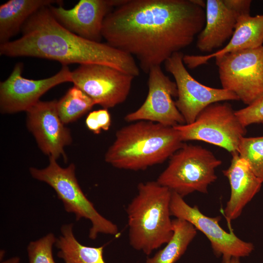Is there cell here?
<instances>
[{"mask_svg":"<svg viewBox=\"0 0 263 263\" xmlns=\"http://www.w3.org/2000/svg\"><path fill=\"white\" fill-rule=\"evenodd\" d=\"M205 22L204 8L192 0H125L106 16L102 35L148 74L190 45Z\"/></svg>","mask_w":263,"mask_h":263,"instance_id":"obj_1","label":"cell"},{"mask_svg":"<svg viewBox=\"0 0 263 263\" xmlns=\"http://www.w3.org/2000/svg\"><path fill=\"white\" fill-rule=\"evenodd\" d=\"M21 30L20 38L0 44V55L48 59L63 66L105 65L134 77L139 75V68L132 56L108 43L90 40L70 31L55 19L49 6L34 14Z\"/></svg>","mask_w":263,"mask_h":263,"instance_id":"obj_2","label":"cell"},{"mask_svg":"<svg viewBox=\"0 0 263 263\" xmlns=\"http://www.w3.org/2000/svg\"><path fill=\"white\" fill-rule=\"evenodd\" d=\"M185 144L174 127L138 121L117 131L105 160L117 169L143 170L163 163Z\"/></svg>","mask_w":263,"mask_h":263,"instance_id":"obj_3","label":"cell"},{"mask_svg":"<svg viewBox=\"0 0 263 263\" xmlns=\"http://www.w3.org/2000/svg\"><path fill=\"white\" fill-rule=\"evenodd\" d=\"M172 192L156 181L140 183L126 212L130 245L147 255L166 244L173 235Z\"/></svg>","mask_w":263,"mask_h":263,"instance_id":"obj_4","label":"cell"},{"mask_svg":"<svg viewBox=\"0 0 263 263\" xmlns=\"http://www.w3.org/2000/svg\"><path fill=\"white\" fill-rule=\"evenodd\" d=\"M56 160L49 157V165L44 169L30 168L31 175L51 187L65 211L74 214L76 221L84 218L91 222L89 238L94 240L99 233L117 235V226L101 215L82 191L75 177V165L72 163L63 168Z\"/></svg>","mask_w":263,"mask_h":263,"instance_id":"obj_5","label":"cell"},{"mask_svg":"<svg viewBox=\"0 0 263 263\" xmlns=\"http://www.w3.org/2000/svg\"><path fill=\"white\" fill-rule=\"evenodd\" d=\"M156 181L182 197L197 191L207 193L217 178L215 173L222 161L201 146L185 144L169 158Z\"/></svg>","mask_w":263,"mask_h":263,"instance_id":"obj_6","label":"cell"},{"mask_svg":"<svg viewBox=\"0 0 263 263\" xmlns=\"http://www.w3.org/2000/svg\"><path fill=\"white\" fill-rule=\"evenodd\" d=\"M174 127L184 142L204 141L222 148L231 154L238 152L241 140L246 132L231 105L221 102L207 107L192 123Z\"/></svg>","mask_w":263,"mask_h":263,"instance_id":"obj_7","label":"cell"},{"mask_svg":"<svg viewBox=\"0 0 263 263\" xmlns=\"http://www.w3.org/2000/svg\"><path fill=\"white\" fill-rule=\"evenodd\" d=\"M215 58L222 88L247 106L263 97V45Z\"/></svg>","mask_w":263,"mask_h":263,"instance_id":"obj_8","label":"cell"},{"mask_svg":"<svg viewBox=\"0 0 263 263\" xmlns=\"http://www.w3.org/2000/svg\"><path fill=\"white\" fill-rule=\"evenodd\" d=\"M181 51L174 53L164 62L166 70L175 79L177 88L175 105L186 124L193 122L199 113L209 105L226 100H239L233 92L223 88L205 86L188 73Z\"/></svg>","mask_w":263,"mask_h":263,"instance_id":"obj_9","label":"cell"},{"mask_svg":"<svg viewBox=\"0 0 263 263\" xmlns=\"http://www.w3.org/2000/svg\"><path fill=\"white\" fill-rule=\"evenodd\" d=\"M135 77L112 67L80 65L72 72V82L97 104L108 109L127 99Z\"/></svg>","mask_w":263,"mask_h":263,"instance_id":"obj_10","label":"cell"},{"mask_svg":"<svg viewBox=\"0 0 263 263\" xmlns=\"http://www.w3.org/2000/svg\"><path fill=\"white\" fill-rule=\"evenodd\" d=\"M172 192V191H171ZM171 216L187 221L208 239L214 254L223 261L231 257H245L254 250V246L238 237L231 230L225 231L219 224L220 216L208 217L197 206H190L184 198L172 192L170 203Z\"/></svg>","mask_w":263,"mask_h":263,"instance_id":"obj_11","label":"cell"},{"mask_svg":"<svg viewBox=\"0 0 263 263\" xmlns=\"http://www.w3.org/2000/svg\"><path fill=\"white\" fill-rule=\"evenodd\" d=\"M149 91L142 105L136 111L127 114V122L148 121L166 126L175 127L185 124L173 97H177V88L162 71L160 66L152 67L149 72Z\"/></svg>","mask_w":263,"mask_h":263,"instance_id":"obj_12","label":"cell"},{"mask_svg":"<svg viewBox=\"0 0 263 263\" xmlns=\"http://www.w3.org/2000/svg\"><path fill=\"white\" fill-rule=\"evenodd\" d=\"M23 64L15 65L9 76L0 83V109L3 113L27 112L39 101V98L53 87L72 81V72L62 66L56 75L44 79L34 80L22 76Z\"/></svg>","mask_w":263,"mask_h":263,"instance_id":"obj_13","label":"cell"},{"mask_svg":"<svg viewBox=\"0 0 263 263\" xmlns=\"http://www.w3.org/2000/svg\"><path fill=\"white\" fill-rule=\"evenodd\" d=\"M57 102L39 101L27 111V128L34 136L40 150L49 157L67 159L65 146L72 143L69 129L61 121Z\"/></svg>","mask_w":263,"mask_h":263,"instance_id":"obj_14","label":"cell"},{"mask_svg":"<svg viewBox=\"0 0 263 263\" xmlns=\"http://www.w3.org/2000/svg\"><path fill=\"white\" fill-rule=\"evenodd\" d=\"M55 19L70 31L86 39L100 42L104 19L114 8L112 0H80L73 8L50 5Z\"/></svg>","mask_w":263,"mask_h":263,"instance_id":"obj_15","label":"cell"},{"mask_svg":"<svg viewBox=\"0 0 263 263\" xmlns=\"http://www.w3.org/2000/svg\"><path fill=\"white\" fill-rule=\"evenodd\" d=\"M231 154L230 165L223 171L228 180L231 189L224 210L226 219L229 222L241 215L244 207L260 191L263 183L238 152Z\"/></svg>","mask_w":263,"mask_h":263,"instance_id":"obj_16","label":"cell"},{"mask_svg":"<svg viewBox=\"0 0 263 263\" xmlns=\"http://www.w3.org/2000/svg\"><path fill=\"white\" fill-rule=\"evenodd\" d=\"M263 44V14L238 18L234 33L222 49L205 56L184 55V63L190 69L206 64L226 54L259 47Z\"/></svg>","mask_w":263,"mask_h":263,"instance_id":"obj_17","label":"cell"},{"mask_svg":"<svg viewBox=\"0 0 263 263\" xmlns=\"http://www.w3.org/2000/svg\"><path fill=\"white\" fill-rule=\"evenodd\" d=\"M205 25L198 35L196 46L203 52H211L222 47L231 38L237 18L223 0H207Z\"/></svg>","mask_w":263,"mask_h":263,"instance_id":"obj_18","label":"cell"},{"mask_svg":"<svg viewBox=\"0 0 263 263\" xmlns=\"http://www.w3.org/2000/svg\"><path fill=\"white\" fill-rule=\"evenodd\" d=\"M60 0H9L0 6V42L9 41L36 12Z\"/></svg>","mask_w":263,"mask_h":263,"instance_id":"obj_19","label":"cell"},{"mask_svg":"<svg viewBox=\"0 0 263 263\" xmlns=\"http://www.w3.org/2000/svg\"><path fill=\"white\" fill-rule=\"evenodd\" d=\"M73 224H64L61 235L56 238L55 246L57 256L65 263H106L103 257L104 245L99 247L86 246L75 238Z\"/></svg>","mask_w":263,"mask_h":263,"instance_id":"obj_20","label":"cell"},{"mask_svg":"<svg viewBox=\"0 0 263 263\" xmlns=\"http://www.w3.org/2000/svg\"><path fill=\"white\" fill-rule=\"evenodd\" d=\"M173 235L165 246L153 256L148 257L145 263H175L185 253L197 234V229L183 219L172 220Z\"/></svg>","mask_w":263,"mask_h":263,"instance_id":"obj_21","label":"cell"},{"mask_svg":"<svg viewBox=\"0 0 263 263\" xmlns=\"http://www.w3.org/2000/svg\"><path fill=\"white\" fill-rule=\"evenodd\" d=\"M95 105L93 100L75 86L71 87L57 102L59 117L64 124L75 121Z\"/></svg>","mask_w":263,"mask_h":263,"instance_id":"obj_22","label":"cell"},{"mask_svg":"<svg viewBox=\"0 0 263 263\" xmlns=\"http://www.w3.org/2000/svg\"><path fill=\"white\" fill-rule=\"evenodd\" d=\"M238 153L263 183V136L243 137L240 142Z\"/></svg>","mask_w":263,"mask_h":263,"instance_id":"obj_23","label":"cell"},{"mask_svg":"<svg viewBox=\"0 0 263 263\" xmlns=\"http://www.w3.org/2000/svg\"><path fill=\"white\" fill-rule=\"evenodd\" d=\"M56 238L52 233L29 243L27 250L29 263H56L53 255V246Z\"/></svg>","mask_w":263,"mask_h":263,"instance_id":"obj_24","label":"cell"},{"mask_svg":"<svg viewBox=\"0 0 263 263\" xmlns=\"http://www.w3.org/2000/svg\"><path fill=\"white\" fill-rule=\"evenodd\" d=\"M235 114L244 127L263 123V97L243 109L235 111Z\"/></svg>","mask_w":263,"mask_h":263,"instance_id":"obj_25","label":"cell"},{"mask_svg":"<svg viewBox=\"0 0 263 263\" xmlns=\"http://www.w3.org/2000/svg\"><path fill=\"white\" fill-rule=\"evenodd\" d=\"M87 128L95 134H99L101 130L108 131L111 125L110 114L106 109L90 112L86 118Z\"/></svg>","mask_w":263,"mask_h":263,"instance_id":"obj_26","label":"cell"},{"mask_svg":"<svg viewBox=\"0 0 263 263\" xmlns=\"http://www.w3.org/2000/svg\"><path fill=\"white\" fill-rule=\"evenodd\" d=\"M250 0H223L225 5L238 18L250 15Z\"/></svg>","mask_w":263,"mask_h":263,"instance_id":"obj_27","label":"cell"},{"mask_svg":"<svg viewBox=\"0 0 263 263\" xmlns=\"http://www.w3.org/2000/svg\"><path fill=\"white\" fill-rule=\"evenodd\" d=\"M20 259L18 257H13L0 263H19Z\"/></svg>","mask_w":263,"mask_h":263,"instance_id":"obj_28","label":"cell"},{"mask_svg":"<svg viewBox=\"0 0 263 263\" xmlns=\"http://www.w3.org/2000/svg\"><path fill=\"white\" fill-rule=\"evenodd\" d=\"M223 263H241L240 258L231 257L223 261Z\"/></svg>","mask_w":263,"mask_h":263,"instance_id":"obj_29","label":"cell"}]
</instances>
